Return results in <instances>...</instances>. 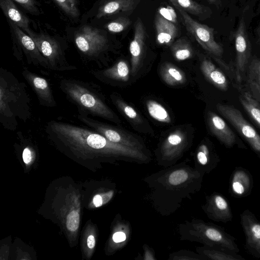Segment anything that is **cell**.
I'll list each match as a JSON object with an SVG mask.
<instances>
[{"mask_svg": "<svg viewBox=\"0 0 260 260\" xmlns=\"http://www.w3.org/2000/svg\"><path fill=\"white\" fill-rule=\"evenodd\" d=\"M59 86L67 99L77 108L78 114L119 122L118 116L107 105L99 87L94 83L63 78L60 80Z\"/></svg>", "mask_w": 260, "mask_h": 260, "instance_id": "cell-1", "label": "cell"}, {"mask_svg": "<svg viewBox=\"0 0 260 260\" xmlns=\"http://www.w3.org/2000/svg\"><path fill=\"white\" fill-rule=\"evenodd\" d=\"M26 87L12 73L1 68L0 121L7 129L15 130L18 119L26 121L30 117V99Z\"/></svg>", "mask_w": 260, "mask_h": 260, "instance_id": "cell-2", "label": "cell"}, {"mask_svg": "<svg viewBox=\"0 0 260 260\" xmlns=\"http://www.w3.org/2000/svg\"><path fill=\"white\" fill-rule=\"evenodd\" d=\"M74 42L86 63H94L99 68L105 64L103 55L109 48L108 40L101 30L83 26L75 35Z\"/></svg>", "mask_w": 260, "mask_h": 260, "instance_id": "cell-3", "label": "cell"}, {"mask_svg": "<svg viewBox=\"0 0 260 260\" xmlns=\"http://www.w3.org/2000/svg\"><path fill=\"white\" fill-rule=\"evenodd\" d=\"M35 41L38 49L47 59L50 71L57 72L76 70V66L67 60L60 43L54 38L43 34L31 31L29 35Z\"/></svg>", "mask_w": 260, "mask_h": 260, "instance_id": "cell-4", "label": "cell"}, {"mask_svg": "<svg viewBox=\"0 0 260 260\" xmlns=\"http://www.w3.org/2000/svg\"><path fill=\"white\" fill-rule=\"evenodd\" d=\"M230 38L234 40L236 50V59L233 84L237 89L241 87L243 74L249 59L251 47L246 30L245 21L242 17L238 22L237 29L230 33Z\"/></svg>", "mask_w": 260, "mask_h": 260, "instance_id": "cell-5", "label": "cell"}, {"mask_svg": "<svg viewBox=\"0 0 260 260\" xmlns=\"http://www.w3.org/2000/svg\"><path fill=\"white\" fill-rule=\"evenodd\" d=\"M175 8L181 15L186 30L195 38L202 48L209 53L210 56L221 57L223 52V49L214 39V29L197 22L187 13L179 8Z\"/></svg>", "mask_w": 260, "mask_h": 260, "instance_id": "cell-6", "label": "cell"}, {"mask_svg": "<svg viewBox=\"0 0 260 260\" xmlns=\"http://www.w3.org/2000/svg\"><path fill=\"white\" fill-rule=\"evenodd\" d=\"M218 112L236 128L252 149L260 155V136L234 106L218 104Z\"/></svg>", "mask_w": 260, "mask_h": 260, "instance_id": "cell-7", "label": "cell"}, {"mask_svg": "<svg viewBox=\"0 0 260 260\" xmlns=\"http://www.w3.org/2000/svg\"><path fill=\"white\" fill-rule=\"evenodd\" d=\"M77 117L85 125L112 142L133 148L139 145L137 139L117 127L96 120L91 116L78 114Z\"/></svg>", "mask_w": 260, "mask_h": 260, "instance_id": "cell-8", "label": "cell"}, {"mask_svg": "<svg viewBox=\"0 0 260 260\" xmlns=\"http://www.w3.org/2000/svg\"><path fill=\"white\" fill-rule=\"evenodd\" d=\"M240 219L245 236V249L254 257L260 259V221L249 209L241 213Z\"/></svg>", "mask_w": 260, "mask_h": 260, "instance_id": "cell-9", "label": "cell"}, {"mask_svg": "<svg viewBox=\"0 0 260 260\" xmlns=\"http://www.w3.org/2000/svg\"><path fill=\"white\" fill-rule=\"evenodd\" d=\"M9 22L17 42L24 52L27 63L38 68L50 70L47 59L40 52L32 38L24 33L22 29L15 24L9 20Z\"/></svg>", "mask_w": 260, "mask_h": 260, "instance_id": "cell-10", "label": "cell"}, {"mask_svg": "<svg viewBox=\"0 0 260 260\" xmlns=\"http://www.w3.org/2000/svg\"><path fill=\"white\" fill-rule=\"evenodd\" d=\"M22 76L35 93L40 105L48 108L56 106L53 90L49 82L44 78L24 67Z\"/></svg>", "mask_w": 260, "mask_h": 260, "instance_id": "cell-11", "label": "cell"}, {"mask_svg": "<svg viewBox=\"0 0 260 260\" xmlns=\"http://www.w3.org/2000/svg\"><path fill=\"white\" fill-rule=\"evenodd\" d=\"M134 36L129 45L131 56L132 73L135 75L140 67L144 53L146 40V30L140 18L135 23Z\"/></svg>", "mask_w": 260, "mask_h": 260, "instance_id": "cell-12", "label": "cell"}, {"mask_svg": "<svg viewBox=\"0 0 260 260\" xmlns=\"http://www.w3.org/2000/svg\"><path fill=\"white\" fill-rule=\"evenodd\" d=\"M91 74L97 80L106 83L113 82H126L129 79V69L126 62L119 60L110 67L105 69H92Z\"/></svg>", "mask_w": 260, "mask_h": 260, "instance_id": "cell-13", "label": "cell"}, {"mask_svg": "<svg viewBox=\"0 0 260 260\" xmlns=\"http://www.w3.org/2000/svg\"><path fill=\"white\" fill-rule=\"evenodd\" d=\"M253 187L252 177L250 172L241 167L233 172L229 185V192L235 198H240L249 196Z\"/></svg>", "mask_w": 260, "mask_h": 260, "instance_id": "cell-14", "label": "cell"}, {"mask_svg": "<svg viewBox=\"0 0 260 260\" xmlns=\"http://www.w3.org/2000/svg\"><path fill=\"white\" fill-rule=\"evenodd\" d=\"M207 122L211 133L226 147H231L237 143L235 134L220 116L209 111Z\"/></svg>", "mask_w": 260, "mask_h": 260, "instance_id": "cell-15", "label": "cell"}, {"mask_svg": "<svg viewBox=\"0 0 260 260\" xmlns=\"http://www.w3.org/2000/svg\"><path fill=\"white\" fill-rule=\"evenodd\" d=\"M207 210L214 220L226 223L233 219V214L228 200L222 194L216 193L208 200Z\"/></svg>", "mask_w": 260, "mask_h": 260, "instance_id": "cell-16", "label": "cell"}, {"mask_svg": "<svg viewBox=\"0 0 260 260\" xmlns=\"http://www.w3.org/2000/svg\"><path fill=\"white\" fill-rule=\"evenodd\" d=\"M154 23L157 43L160 45L171 46L178 35L177 26L157 13L155 15Z\"/></svg>", "mask_w": 260, "mask_h": 260, "instance_id": "cell-17", "label": "cell"}, {"mask_svg": "<svg viewBox=\"0 0 260 260\" xmlns=\"http://www.w3.org/2000/svg\"><path fill=\"white\" fill-rule=\"evenodd\" d=\"M200 69L206 79L216 88L223 91L228 89L229 82L226 76L210 59L204 57L201 62Z\"/></svg>", "mask_w": 260, "mask_h": 260, "instance_id": "cell-18", "label": "cell"}, {"mask_svg": "<svg viewBox=\"0 0 260 260\" xmlns=\"http://www.w3.org/2000/svg\"><path fill=\"white\" fill-rule=\"evenodd\" d=\"M0 6L9 21L24 30L28 35L32 31L29 27V19L18 9L12 0H0Z\"/></svg>", "mask_w": 260, "mask_h": 260, "instance_id": "cell-19", "label": "cell"}, {"mask_svg": "<svg viewBox=\"0 0 260 260\" xmlns=\"http://www.w3.org/2000/svg\"><path fill=\"white\" fill-rule=\"evenodd\" d=\"M140 0H106L100 7L96 17L101 18L117 13L133 10Z\"/></svg>", "mask_w": 260, "mask_h": 260, "instance_id": "cell-20", "label": "cell"}, {"mask_svg": "<svg viewBox=\"0 0 260 260\" xmlns=\"http://www.w3.org/2000/svg\"><path fill=\"white\" fill-rule=\"evenodd\" d=\"M248 92L260 103V58L254 57L251 60L247 73Z\"/></svg>", "mask_w": 260, "mask_h": 260, "instance_id": "cell-21", "label": "cell"}, {"mask_svg": "<svg viewBox=\"0 0 260 260\" xmlns=\"http://www.w3.org/2000/svg\"><path fill=\"white\" fill-rule=\"evenodd\" d=\"M160 74L164 81L170 86L183 84L186 80L185 73L170 62H165L161 65Z\"/></svg>", "mask_w": 260, "mask_h": 260, "instance_id": "cell-22", "label": "cell"}, {"mask_svg": "<svg viewBox=\"0 0 260 260\" xmlns=\"http://www.w3.org/2000/svg\"><path fill=\"white\" fill-rule=\"evenodd\" d=\"M174 7H177L190 14L194 15L201 19L210 17L212 10L210 8L201 5L193 0H169Z\"/></svg>", "mask_w": 260, "mask_h": 260, "instance_id": "cell-23", "label": "cell"}, {"mask_svg": "<svg viewBox=\"0 0 260 260\" xmlns=\"http://www.w3.org/2000/svg\"><path fill=\"white\" fill-rule=\"evenodd\" d=\"M240 92L239 99L243 108L260 127V103L254 99L248 91L238 89Z\"/></svg>", "mask_w": 260, "mask_h": 260, "instance_id": "cell-24", "label": "cell"}, {"mask_svg": "<svg viewBox=\"0 0 260 260\" xmlns=\"http://www.w3.org/2000/svg\"><path fill=\"white\" fill-rule=\"evenodd\" d=\"M171 50L175 58L182 61L191 58L193 53L189 42L185 38L177 40L171 45Z\"/></svg>", "mask_w": 260, "mask_h": 260, "instance_id": "cell-25", "label": "cell"}, {"mask_svg": "<svg viewBox=\"0 0 260 260\" xmlns=\"http://www.w3.org/2000/svg\"><path fill=\"white\" fill-rule=\"evenodd\" d=\"M146 108L149 114L154 119L166 123L171 122L168 111L161 104L154 100H149L146 102Z\"/></svg>", "mask_w": 260, "mask_h": 260, "instance_id": "cell-26", "label": "cell"}, {"mask_svg": "<svg viewBox=\"0 0 260 260\" xmlns=\"http://www.w3.org/2000/svg\"><path fill=\"white\" fill-rule=\"evenodd\" d=\"M186 140L185 133L181 129L171 133L166 139L164 149L166 153H171L181 147Z\"/></svg>", "mask_w": 260, "mask_h": 260, "instance_id": "cell-27", "label": "cell"}, {"mask_svg": "<svg viewBox=\"0 0 260 260\" xmlns=\"http://www.w3.org/2000/svg\"><path fill=\"white\" fill-rule=\"evenodd\" d=\"M111 99L114 104L129 119L135 123L142 122V118L138 112L131 106L127 104L121 98L115 94L111 95Z\"/></svg>", "mask_w": 260, "mask_h": 260, "instance_id": "cell-28", "label": "cell"}, {"mask_svg": "<svg viewBox=\"0 0 260 260\" xmlns=\"http://www.w3.org/2000/svg\"><path fill=\"white\" fill-rule=\"evenodd\" d=\"M208 249L205 254L210 258L216 260H245L237 253L229 251L224 249L215 248Z\"/></svg>", "mask_w": 260, "mask_h": 260, "instance_id": "cell-29", "label": "cell"}, {"mask_svg": "<svg viewBox=\"0 0 260 260\" xmlns=\"http://www.w3.org/2000/svg\"><path fill=\"white\" fill-rule=\"evenodd\" d=\"M131 24L130 20L126 17H119L109 22L106 29L112 33H118L125 30Z\"/></svg>", "mask_w": 260, "mask_h": 260, "instance_id": "cell-30", "label": "cell"}, {"mask_svg": "<svg viewBox=\"0 0 260 260\" xmlns=\"http://www.w3.org/2000/svg\"><path fill=\"white\" fill-rule=\"evenodd\" d=\"M61 9L69 16L77 17L79 11L76 0H54Z\"/></svg>", "mask_w": 260, "mask_h": 260, "instance_id": "cell-31", "label": "cell"}, {"mask_svg": "<svg viewBox=\"0 0 260 260\" xmlns=\"http://www.w3.org/2000/svg\"><path fill=\"white\" fill-rule=\"evenodd\" d=\"M79 214L76 211H72L67 216L66 225L68 230L71 232L76 231L79 225Z\"/></svg>", "mask_w": 260, "mask_h": 260, "instance_id": "cell-32", "label": "cell"}, {"mask_svg": "<svg viewBox=\"0 0 260 260\" xmlns=\"http://www.w3.org/2000/svg\"><path fill=\"white\" fill-rule=\"evenodd\" d=\"M188 178L187 172L182 170L173 172L169 177V183L173 185H177L185 182Z\"/></svg>", "mask_w": 260, "mask_h": 260, "instance_id": "cell-33", "label": "cell"}, {"mask_svg": "<svg viewBox=\"0 0 260 260\" xmlns=\"http://www.w3.org/2000/svg\"><path fill=\"white\" fill-rule=\"evenodd\" d=\"M157 13L174 24L177 22V15L171 7H160L158 9Z\"/></svg>", "mask_w": 260, "mask_h": 260, "instance_id": "cell-34", "label": "cell"}, {"mask_svg": "<svg viewBox=\"0 0 260 260\" xmlns=\"http://www.w3.org/2000/svg\"><path fill=\"white\" fill-rule=\"evenodd\" d=\"M21 5L23 8L29 13L38 15L39 11L37 7L36 2L35 0H13Z\"/></svg>", "mask_w": 260, "mask_h": 260, "instance_id": "cell-35", "label": "cell"}, {"mask_svg": "<svg viewBox=\"0 0 260 260\" xmlns=\"http://www.w3.org/2000/svg\"><path fill=\"white\" fill-rule=\"evenodd\" d=\"M209 156V151L208 147L205 145H202L197 154V158L200 164L206 165L208 162Z\"/></svg>", "mask_w": 260, "mask_h": 260, "instance_id": "cell-36", "label": "cell"}, {"mask_svg": "<svg viewBox=\"0 0 260 260\" xmlns=\"http://www.w3.org/2000/svg\"><path fill=\"white\" fill-rule=\"evenodd\" d=\"M23 161L25 164H28L31 160V152L28 147L24 149L22 153Z\"/></svg>", "mask_w": 260, "mask_h": 260, "instance_id": "cell-37", "label": "cell"}, {"mask_svg": "<svg viewBox=\"0 0 260 260\" xmlns=\"http://www.w3.org/2000/svg\"><path fill=\"white\" fill-rule=\"evenodd\" d=\"M125 239V234L121 232H116L113 236V240L116 243L124 241Z\"/></svg>", "mask_w": 260, "mask_h": 260, "instance_id": "cell-38", "label": "cell"}, {"mask_svg": "<svg viewBox=\"0 0 260 260\" xmlns=\"http://www.w3.org/2000/svg\"><path fill=\"white\" fill-rule=\"evenodd\" d=\"M93 202L96 207L102 206L103 201L101 196L99 194L95 195L93 199Z\"/></svg>", "mask_w": 260, "mask_h": 260, "instance_id": "cell-39", "label": "cell"}, {"mask_svg": "<svg viewBox=\"0 0 260 260\" xmlns=\"http://www.w3.org/2000/svg\"><path fill=\"white\" fill-rule=\"evenodd\" d=\"M87 246L89 248H93L95 246V239L93 236L90 235L88 236L87 240Z\"/></svg>", "mask_w": 260, "mask_h": 260, "instance_id": "cell-40", "label": "cell"}, {"mask_svg": "<svg viewBox=\"0 0 260 260\" xmlns=\"http://www.w3.org/2000/svg\"><path fill=\"white\" fill-rule=\"evenodd\" d=\"M208 2L211 4L215 5H219L220 4V0H206Z\"/></svg>", "mask_w": 260, "mask_h": 260, "instance_id": "cell-41", "label": "cell"}, {"mask_svg": "<svg viewBox=\"0 0 260 260\" xmlns=\"http://www.w3.org/2000/svg\"><path fill=\"white\" fill-rule=\"evenodd\" d=\"M256 34L257 36V41L260 45V24L259 25L258 27L257 28Z\"/></svg>", "mask_w": 260, "mask_h": 260, "instance_id": "cell-42", "label": "cell"}]
</instances>
